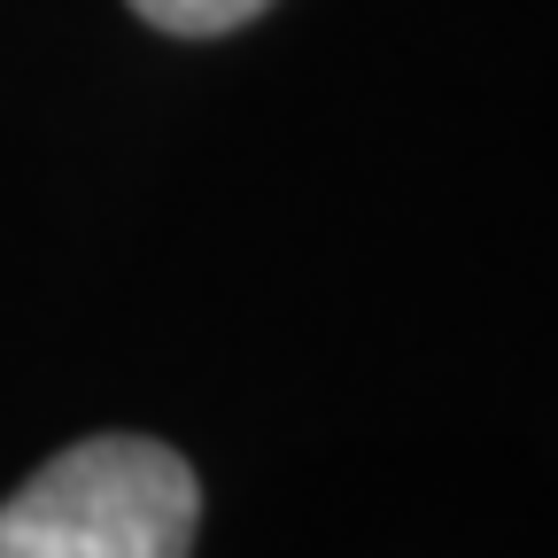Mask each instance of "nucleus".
Segmentation results:
<instances>
[{"instance_id": "nucleus-1", "label": "nucleus", "mask_w": 558, "mask_h": 558, "mask_svg": "<svg viewBox=\"0 0 558 558\" xmlns=\"http://www.w3.org/2000/svg\"><path fill=\"white\" fill-rule=\"evenodd\" d=\"M194 527L202 481L171 442L86 435L0 505V558H194Z\"/></svg>"}, {"instance_id": "nucleus-2", "label": "nucleus", "mask_w": 558, "mask_h": 558, "mask_svg": "<svg viewBox=\"0 0 558 558\" xmlns=\"http://www.w3.org/2000/svg\"><path fill=\"white\" fill-rule=\"evenodd\" d=\"M271 9V0H132L140 24H156L171 39H218V32H241Z\"/></svg>"}]
</instances>
